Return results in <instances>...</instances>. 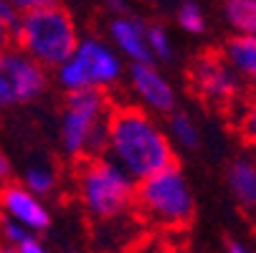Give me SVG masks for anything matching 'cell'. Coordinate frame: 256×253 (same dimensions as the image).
<instances>
[{"mask_svg": "<svg viewBox=\"0 0 256 253\" xmlns=\"http://www.w3.org/2000/svg\"><path fill=\"white\" fill-rule=\"evenodd\" d=\"M190 89L210 104H234L244 89L241 76L226 61L224 51H206L190 66Z\"/></svg>", "mask_w": 256, "mask_h": 253, "instance_id": "cell-8", "label": "cell"}, {"mask_svg": "<svg viewBox=\"0 0 256 253\" xmlns=\"http://www.w3.org/2000/svg\"><path fill=\"white\" fill-rule=\"evenodd\" d=\"M13 43L41 66L51 68L74 53L79 33L71 13L54 3L18 13V20L13 25Z\"/></svg>", "mask_w": 256, "mask_h": 253, "instance_id": "cell-2", "label": "cell"}, {"mask_svg": "<svg viewBox=\"0 0 256 253\" xmlns=\"http://www.w3.org/2000/svg\"><path fill=\"white\" fill-rule=\"evenodd\" d=\"M226 180H228V190L234 200L238 203V208L254 215L256 213V162L248 157L234 160L226 172Z\"/></svg>", "mask_w": 256, "mask_h": 253, "instance_id": "cell-12", "label": "cell"}, {"mask_svg": "<svg viewBox=\"0 0 256 253\" xmlns=\"http://www.w3.org/2000/svg\"><path fill=\"white\" fill-rule=\"evenodd\" d=\"M106 5L112 8V10H114L117 15H122V13L127 10V5H124V0H106Z\"/></svg>", "mask_w": 256, "mask_h": 253, "instance_id": "cell-25", "label": "cell"}, {"mask_svg": "<svg viewBox=\"0 0 256 253\" xmlns=\"http://www.w3.org/2000/svg\"><path fill=\"white\" fill-rule=\"evenodd\" d=\"M0 233H3V241L8 243V248L18 251V253H44V243L38 241V233H33L30 228L20 226L13 218L0 221Z\"/></svg>", "mask_w": 256, "mask_h": 253, "instance_id": "cell-14", "label": "cell"}, {"mask_svg": "<svg viewBox=\"0 0 256 253\" xmlns=\"http://www.w3.org/2000/svg\"><path fill=\"white\" fill-rule=\"evenodd\" d=\"M144 25L137 18L130 15H117L109 23V35H112L114 46L132 61H152V53L148 48V38H144Z\"/></svg>", "mask_w": 256, "mask_h": 253, "instance_id": "cell-11", "label": "cell"}, {"mask_svg": "<svg viewBox=\"0 0 256 253\" xmlns=\"http://www.w3.org/2000/svg\"><path fill=\"white\" fill-rule=\"evenodd\" d=\"M6 3L18 10V13H26V10H36V8H44V5H54L58 0H6Z\"/></svg>", "mask_w": 256, "mask_h": 253, "instance_id": "cell-22", "label": "cell"}, {"mask_svg": "<svg viewBox=\"0 0 256 253\" xmlns=\"http://www.w3.org/2000/svg\"><path fill=\"white\" fill-rule=\"evenodd\" d=\"M170 139L175 144L186 150H196L200 144V132H198V124L188 117V114H172L170 112Z\"/></svg>", "mask_w": 256, "mask_h": 253, "instance_id": "cell-16", "label": "cell"}, {"mask_svg": "<svg viewBox=\"0 0 256 253\" xmlns=\"http://www.w3.org/2000/svg\"><path fill=\"white\" fill-rule=\"evenodd\" d=\"M238 132H241V137L248 147L256 150V96L244 106V112L238 117Z\"/></svg>", "mask_w": 256, "mask_h": 253, "instance_id": "cell-20", "label": "cell"}, {"mask_svg": "<svg viewBox=\"0 0 256 253\" xmlns=\"http://www.w3.org/2000/svg\"><path fill=\"white\" fill-rule=\"evenodd\" d=\"M76 185L86 213L99 221L117 218L134 205L137 183L114 160H104L102 155L79 160Z\"/></svg>", "mask_w": 256, "mask_h": 253, "instance_id": "cell-5", "label": "cell"}, {"mask_svg": "<svg viewBox=\"0 0 256 253\" xmlns=\"http://www.w3.org/2000/svg\"><path fill=\"white\" fill-rule=\"evenodd\" d=\"M10 172H13V167H10V160L0 152V183H6V180L10 177Z\"/></svg>", "mask_w": 256, "mask_h": 253, "instance_id": "cell-23", "label": "cell"}, {"mask_svg": "<svg viewBox=\"0 0 256 253\" xmlns=\"http://www.w3.org/2000/svg\"><path fill=\"white\" fill-rule=\"evenodd\" d=\"M134 205L148 221L165 228H186L196 215L193 190L178 165H168L137 180Z\"/></svg>", "mask_w": 256, "mask_h": 253, "instance_id": "cell-4", "label": "cell"}, {"mask_svg": "<svg viewBox=\"0 0 256 253\" xmlns=\"http://www.w3.org/2000/svg\"><path fill=\"white\" fill-rule=\"evenodd\" d=\"M109 99L104 89L68 91L61 114V144L74 160L96 157L106 152V119Z\"/></svg>", "mask_w": 256, "mask_h": 253, "instance_id": "cell-3", "label": "cell"}, {"mask_svg": "<svg viewBox=\"0 0 256 253\" xmlns=\"http://www.w3.org/2000/svg\"><path fill=\"white\" fill-rule=\"evenodd\" d=\"M106 152L134 183L168 165L175 150L160 124L140 106H112L106 119Z\"/></svg>", "mask_w": 256, "mask_h": 253, "instance_id": "cell-1", "label": "cell"}, {"mask_svg": "<svg viewBox=\"0 0 256 253\" xmlns=\"http://www.w3.org/2000/svg\"><path fill=\"white\" fill-rule=\"evenodd\" d=\"M178 25L188 33H203L206 30V13L196 0H186L178 8Z\"/></svg>", "mask_w": 256, "mask_h": 253, "instance_id": "cell-19", "label": "cell"}, {"mask_svg": "<svg viewBox=\"0 0 256 253\" xmlns=\"http://www.w3.org/2000/svg\"><path fill=\"white\" fill-rule=\"evenodd\" d=\"M130 79H132V89L137 91V96L148 109L158 114H170L175 109V91L170 81L155 68L152 61H132Z\"/></svg>", "mask_w": 256, "mask_h": 253, "instance_id": "cell-10", "label": "cell"}, {"mask_svg": "<svg viewBox=\"0 0 256 253\" xmlns=\"http://www.w3.org/2000/svg\"><path fill=\"white\" fill-rule=\"evenodd\" d=\"M46 66L30 58L26 51L18 46L0 51V112L38 99L46 91Z\"/></svg>", "mask_w": 256, "mask_h": 253, "instance_id": "cell-7", "label": "cell"}, {"mask_svg": "<svg viewBox=\"0 0 256 253\" xmlns=\"http://www.w3.org/2000/svg\"><path fill=\"white\" fill-rule=\"evenodd\" d=\"M224 56L241 76L244 86L256 91V35H246V33L234 35L224 46Z\"/></svg>", "mask_w": 256, "mask_h": 253, "instance_id": "cell-13", "label": "cell"}, {"mask_svg": "<svg viewBox=\"0 0 256 253\" xmlns=\"http://www.w3.org/2000/svg\"><path fill=\"white\" fill-rule=\"evenodd\" d=\"M0 210L6 218L18 221L33 233H44L51 226V213L41 203V198L30 193L26 185H6L0 190Z\"/></svg>", "mask_w": 256, "mask_h": 253, "instance_id": "cell-9", "label": "cell"}, {"mask_svg": "<svg viewBox=\"0 0 256 253\" xmlns=\"http://www.w3.org/2000/svg\"><path fill=\"white\" fill-rule=\"evenodd\" d=\"M226 251H231V253H246V246L238 243L236 238H228V241H226Z\"/></svg>", "mask_w": 256, "mask_h": 253, "instance_id": "cell-24", "label": "cell"}, {"mask_svg": "<svg viewBox=\"0 0 256 253\" xmlns=\"http://www.w3.org/2000/svg\"><path fill=\"white\" fill-rule=\"evenodd\" d=\"M226 20L246 35H256V0H226Z\"/></svg>", "mask_w": 256, "mask_h": 253, "instance_id": "cell-15", "label": "cell"}, {"mask_svg": "<svg viewBox=\"0 0 256 253\" xmlns=\"http://www.w3.org/2000/svg\"><path fill=\"white\" fill-rule=\"evenodd\" d=\"M16 20H18V10H13L6 0H0V51L10 46Z\"/></svg>", "mask_w": 256, "mask_h": 253, "instance_id": "cell-21", "label": "cell"}, {"mask_svg": "<svg viewBox=\"0 0 256 253\" xmlns=\"http://www.w3.org/2000/svg\"><path fill=\"white\" fill-rule=\"evenodd\" d=\"M144 38H148V48L152 53V61H170L172 58V41L162 25H148L144 28Z\"/></svg>", "mask_w": 256, "mask_h": 253, "instance_id": "cell-18", "label": "cell"}, {"mask_svg": "<svg viewBox=\"0 0 256 253\" xmlns=\"http://www.w3.org/2000/svg\"><path fill=\"white\" fill-rule=\"evenodd\" d=\"M58 84L66 91L79 89H106L120 81L122 61L117 51H112L99 38H84L76 43L74 53L58 66Z\"/></svg>", "mask_w": 256, "mask_h": 253, "instance_id": "cell-6", "label": "cell"}, {"mask_svg": "<svg viewBox=\"0 0 256 253\" xmlns=\"http://www.w3.org/2000/svg\"><path fill=\"white\" fill-rule=\"evenodd\" d=\"M23 180H26V188H28L30 193H36L38 198L54 193V188H56V172H54L51 167H46V165H33V167H28Z\"/></svg>", "mask_w": 256, "mask_h": 253, "instance_id": "cell-17", "label": "cell"}]
</instances>
